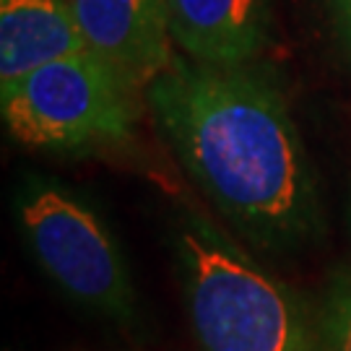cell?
Listing matches in <instances>:
<instances>
[{
    "label": "cell",
    "mask_w": 351,
    "mask_h": 351,
    "mask_svg": "<svg viewBox=\"0 0 351 351\" xmlns=\"http://www.w3.org/2000/svg\"><path fill=\"white\" fill-rule=\"evenodd\" d=\"M326 351H351V278L339 281L326 302Z\"/></svg>",
    "instance_id": "8"
},
{
    "label": "cell",
    "mask_w": 351,
    "mask_h": 351,
    "mask_svg": "<svg viewBox=\"0 0 351 351\" xmlns=\"http://www.w3.org/2000/svg\"><path fill=\"white\" fill-rule=\"evenodd\" d=\"M330 3H333V8H336L341 29H343V34H346V39H349V45H351V0H330Z\"/></svg>",
    "instance_id": "9"
},
{
    "label": "cell",
    "mask_w": 351,
    "mask_h": 351,
    "mask_svg": "<svg viewBox=\"0 0 351 351\" xmlns=\"http://www.w3.org/2000/svg\"><path fill=\"white\" fill-rule=\"evenodd\" d=\"M19 219L37 263L71 300L117 320L133 315L123 252L86 203L52 182H29Z\"/></svg>",
    "instance_id": "4"
},
{
    "label": "cell",
    "mask_w": 351,
    "mask_h": 351,
    "mask_svg": "<svg viewBox=\"0 0 351 351\" xmlns=\"http://www.w3.org/2000/svg\"><path fill=\"white\" fill-rule=\"evenodd\" d=\"M146 99L185 169L237 229L265 247L313 234V169L268 78L175 55L146 86Z\"/></svg>",
    "instance_id": "1"
},
{
    "label": "cell",
    "mask_w": 351,
    "mask_h": 351,
    "mask_svg": "<svg viewBox=\"0 0 351 351\" xmlns=\"http://www.w3.org/2000/svg\"><path fill=\"white\" fill-rule=\"evenodd\" d=\"M172 37L188 58L245 65L263 50L271 0H167Z\"/></svg>",
    "instance_id": "6"
},
{
    "label": "cell",
    "mask_w": 351,
    "mask_h": 351,
    "mask_svg": "<svg viewBox=\"0 0 351 351\" xmlns=\"http://www.w3.org/2000/svg\"><path fill=\"white\" fill-rule=\"evenodd\" d=\"M130 91L94 52H75L0 88V110L16 141L32 149L75 151L128 138Z\"/></svg>",
    "instance_id": "3"
},
{
    "label": "cell",
    "mask_w": 351,
    "mask_h": 351,
    "mask_svg": "<svg viewBox=\"0 0 351 351\" xmlns=\"http://www.w3.org/2000/svg\"><path fill=\"white\" fill-rule=\"evenodd\" d=\"M75 52L86 42L71 0H0V88Z\"/></svg>",
    "instance_id": "7"
},
{
    "label": "cell",
    "mask_w": 351,
    "mask_h": 351,
    "mask_svg": "<svg viewBox=\"0 0 351 351\" xmlns=\"http://www.w3.org/2000/svg\"><path fill=\"white\" fill-rule=\"evenodd\" d=\"M180 263L203 351H313L294 294L201 216L180 232Z\"/></svg>",
    "instance_id": "2"
},
{
    "label": "cell",
    "mask_w": 351,
    "mask_h": 351,
    "mask_svg": "<svg viewBox=\"0 0 351 351\" xmlns=\"http://www.w3.org/2000/svg\"><path fill=\"white\" fill-rule=\"evenodd\" d=\"M86 50L130 88H146L172 63L167 0H71Z\"/></svg>",
    "instance_id": "5"
}]
</instances>
